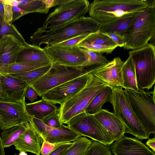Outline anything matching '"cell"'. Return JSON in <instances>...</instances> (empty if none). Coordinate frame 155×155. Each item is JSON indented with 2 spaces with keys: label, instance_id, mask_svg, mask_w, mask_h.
Instances as JSON below:
<instances>
[{
  "label": "cell",
  "instance_id": "5b68a950",
  "mask_svg": "<svg viewBox=\"0 0 155 155\" xmlns=\"http://www.w3.org/2000/svg\"><path fill=\"white\" fill-rule=\"evenodd\" d=\"M112 92L108 102L112 104L113 113L121 121L124 133L130 134L138 139H148L146 131L134 114L123 88L112 86Z\"/></svg>",
  "mask_w": 155,
  "mask_h": 155
},
{
  "label": "cell",
  "instance_id": "30bf717a",
  "mask_svg": "<svg viewBox=\"0 0 155 155\" xmlns=\"http://www.w3.org/2000/svg\"><path fill=\"white\" fill-rule=\"evenodd\" d=\"M68 126L81 136L87 137L109 146L114 140L93 115L84 112L74 116L68 122Z\"/></svg>",
  "mask_w": 155,
  "mask_h": 155
},
{
  "label": "cell",
  "instance_id": "ffe728a7",
  "mask_svg": "<svg viewBox=\"0 0 155 155\" xmlns=\"http://www.w3.org/2000/svg\"><path fill=\"white\" fill-rule=\"evenodd\" d=\"M116 141L124 134V127L120 119L113 113L108 110L102 109L93 115Z\"/></svg>",
  "mask_w": 155,
  "mask_h": 155
},
{
  "label": "cell",
  "instance_id": "74e56055",
  "mask_svg": "<svg viewBox=\"0 0 155 155\" xmlns=\"http://www.w3.org/2000/svg\"><path fill=\"white\" fill-rule=\"evenodd\" d=\"M60 144H52L43 140L41 146L40 154L41 155H48Z\"/></svg>",
  "mask_w": 155,
  "mask_h": 155
},
{
  "label": "cell",
  "instance_id": "484cf974",
  "mask_svg": "<svg viewBox=\"0 0 155 155\" xmlns=\"http://www.w3.org/2000/svg\"><path fill=\"white\" fill-rule=\"evenodd\" d=\"M91 45L118 47L109 37L100 31L91 34L76 46L80 48H84L87 46Z\"/></svg>",
  "mask_w": 155,
  "mask_h": 155
},
{
  "label": "cell",
  "instance_id": "277c9868",
  "mask_svg": "<svg viewBox=\"0 0 155 155\" xmlns=\"http://www.w3.org/2000/svg\"><path fill=\"white\" fill-rule=\"evenodd\" d=\"M155 6H149L133 21L124 33L127 50H134L142 47L155 34Z\"/></svg>",
  "mask_w": 155,
  "mask_h": 155
},
{
  "label": "cell",
  "instance_id": "b9f144b4",
  "mask_svg": "<svg viewBox=\"0 0 155 155\" xmlns=\"http://www.w3.org/2000/svg\"><path fill=\"white\" fill-rule=\"evenodd\" d=\"M25 97L31 102L38 98V95L37 92L30 86H28L26 90Z\"/></svg>",
  "mask_w": 155,
  "mask_h": 155
},
{
  "label": "cell",
  "instance_id": "603a6c76",
  "mask_svg": "<svg viewBox=\"0 0 155 155\" xmlns=\"http://www.w3.org/2000/svg\"><path fill=\"white\" fill-rule=\"evenodd\" d=\"M140 13L128 15L108 22L101 24L100 31L103 33L117 32L123 36L133 21Z\"/></svg>",
  "mask_w": 155,
  "mask_h": 155
},
{
  "label": "cell",
  "instance_id": "e575fe53",
  "mask_svg": "<svg viewBox=\"0 0 155 155\" xmlns=\"http://www.w3.org/2000/svg\"><path fill=\"white\" fill-rule=\"evenodd\" d=\"M41 120L47 126L53 128H60L63 124L60 120L59 108Z\"/></svg>",
  "mask_w": 155,
  "mask_h": 155
},
{
  "label": "cell",
  "instance_id": "7402d4cb",
  "mask_svg": "<svg viewBox=\"0 0 155 155\" xmlns=\"http://www.w3.org/2000/svg\"><path fill=\"white\" fill-rule=\"evenodd\" d=\"M25 107L30 117L40 120L58 108L56 104L43 99L32 103H25Z\"/></svg>",
  "mask_w": 155,
  "mask_h": 155
},
{
  "label": "cell",
  "instance_id": "3957f363",
  "mask_svg": "<svg viewBox=\"0 0 155 155\" xmlns=\"http://www.w3.org/2000/svg\"><path fill=\"white\" fill-rule=\"evenodd\" d=\"M88 68L89 75L85 86L59 108L60 120L63 124H67L73 117L84 112L94 97L108 85L91 73Z\"/></svg>",
  "mask_w": 155,
  "mask_h": 155
},
{
  "label": "cell",
  "instance_id": "d4e9b609",
  "mask_svg": "<svg viewBox=\"0 0 155 155\" xmlns=\"http://www.w3.org/2000/svg\"><path fill=\"white\" fill-rule=\"evenodd\" d=\"M112 88L107 85L93 98L85 110V112L94 115L102 109L104 104L108 101L112 94Z\"/></svg>",
  "mask_w": 155,
  "mask_h": 155
},
{
  "label": "cell",
  "instance_id": "60d3db41",
  "mask_svg": "<svg viewBox=\"0 0 155 155\" xmlns=\"http://www.w3.org/2000/svg\"><path fill=\"white\" fill-rule=\"evenodd\" d=\"M12 8L13 12L12 22L28 14L19 7H13Z\"/></svg>",
  "mask_w": 155,
  "mask_h": 155
},
{
  "label": "cell",
  "instance_id": "c3c4849f",
  "mask_svg": "<svg viewBox=\"0 0 155 155\" xmlns=\"http://www.w3.org/2000/svg\"><path fill=\"white\" fill-rule=\"evenodd\" d=\"M13 155H18L16 153H15Z\"/></svg>",
  "mask_w": 155,
  "mask_h": 155
},
{
  "label": "cell",
  "instance_id": "ab89813d",
  "mask_svg": "<svg viewBox=\"0 0 155 155\" xmlns=\"http://www.w3.org/2000/svg\"><path fill=\"white\" fill-rule=\"evenodd\" d=\"M4 7L5 21L8 24H12V22L13 12L12 7L3 3Z\"/></svg>",
  "mask_w": 155,
  "mask_h": 155
},
{
  "label": "cell",
  "instance_id": "7bdbcfd3",
  "mask_svg": "<svg viewBox=\"0 0 155 155\" xmlns=\"http://www.w3.org/2000/svg\"><path fill=\"white\" fill-rule=\"evenodd\" d=\"M3 3L7 5H9L11 6L18 7L19 2L18 0H0Z\"/></svg>",
  "mask_w": 155,
  "mask_h": 155
},
{
  "label": "cell",
  "instance_id": "9c48e42d",
  "mask_svg": "<svg viewBox=\"0 0 155 155\" xmlns=\"http://www.w3.org/2000/svg\"><path fill=\"white\" fill-rule=\"evenodd\" d=\"M52 68L47 73L30 85L41 97L51 89L84 73L82 66L70 68L52 63Z\"/></svg>",
  "mask_w": 155,
  "mask_h": 155
},
{
  "label": "cell",
  "instance_id": "9a60e30c",
  "mask_svg": "<svg viewBox=\"0 0 155 155\" xmlns=\"http://www.w3.org/2000/svg\"><path fill=\"white\" fill-rule=\"evenodd\" d=\"M124 63L118 57L107 64L87 67L91 73L108 85L123 87L121 68Z\"/></svg>",
  "mask_w": 155,
  "mask_h": 155
},
{
  "label": "cell",
  "instance_id": "8fae6325",
  "mask_svg": "<svg viewBox=\"0 0 155 155\" xmlns=\"http://www.w3.org/2000/svg\"><path fill=\"white\" fill-rule=\"evenodd\" d=\"M86 68V72L83 74L51 89L42 95V99L55 104H63L86 84L89 71L87 68Z\"/></svg>",
  "mask_w": 155,
  "mask_h": 155
},
{
  "label": "cell",
  "instance_id": "836d02e7",
  "mask_svg": "<svg viewBox=\"0 0 155 155\" xmlns=\"http://www.w3.org/2000/svg\"><path fill=\"white\" fill-rule=\"evenodd\" d=\"M83 155H112V153L109 146L92 140Z\"/></svg>",
  "mask_w": 155,
  "mask_h": 155
},
{
  "label": "cell",
  "instance_id": "5bb4252c",
  "mask_svg": "<svg viewBox=\"0 0 155 155\" xmlns=\"http://www.w3.org/2000/svg\"><path fill=\"white\" fill-rule=\"evenodd\" d=\"M52 63L70 68L82 66L85 61L84 55L77 46L65 47L47 45L43 48Z\"/></svg>",
  "mask_w": 155,
  "mask_h": 155
},
{
  "label": "cell",
  "instance_id": "2e32d148",
  "mask_svg": "<svg viewBox=\"0 0 155 155\" xmlns=\"http://www.w3.org/2000/svg\"><path fill=\"white\" fill-rule=\"evenodd\" d=\"M28 86L26 82L17 78L0 74V100L16 102L25 99Z\"/></svg>",
  "mask_w": 155,
  "mask_h": 155
},
{
  "label": "cell",
  "instance_id": "4dcf8cb0",
  "mask_svg": "<svg viewBox=\"0 0 155 155\" xmlns=\"http://www.w3.org/2000/svg\"><path fill=\"white\" fill-rule=\"evenodd\" d=\"M80 48L85 58V62L82 65L84 68L105 64L109 62L106 57L101 53L83 48L80 47Z\"/></svg>",
  "mask_w": 155,
  "mask_h": 155
},
{
  "label": "cell",
  "instance_id": "f546056e",
  "mask_svg": "<svg viewBox=\"0 0 155 155\" xmlns=\"http://www.w3.org/2000/svg\"><path fill=\"white\" fill-rule=\"evenodd\" d=\"M46 65H33L15 62L0 66V74L3 75L12 74L26 72Z\"/></svg>",
  "mask_w": 155,
  "mask_h": 155
},
{
  "label": "cell",
  "instance_id": "6da1fadb",
  "mask_svg": "<svg viewBox=\"0 0 155 155\" xmlns=\"http://www.w3.org/2000/svg\"><path fill=\"white\" fill-rule=\"evenodd\" d=\"M101 26L93 18L83 16L52 29L39 27L31 36L30 41L33 45L39 47L42 44L54 45L81 34L96 32Z\"/></svg>",
  "mask_w": 155,
  "mask_h": 155
},
{
  "label": "cell",
  "instance_id": "d6986e66",
  "mask_svg": "<svg viewBox=\"0 0 155 155\" xmlns=\"http://www.w3.org/2000/svg\"><path fill=\"white\" fill-rule=\"evenodd\" d=\"M28 45L24 43L12 35L0 38V66L15 62L19 52Z\"/></svg>",
  "mask_w": 155,
  "mask_h": 155
},
{
  "label": "cell",
  "instance_id": "ac0fdd59",
  "mask_svg": "<svg viewBox=\"0 0 155 155\" xmlns=\"http://www.w3.org/2000/svg\"><path fill=\"white\" fill-rule=\"evenodd\" d=\"M27 126L25 131L15 142V149L20 152H30L40 155L43 139L29 122L27 124Z\"/></svg>",
  "mask_w": 155,
  "mask_h": 155
},
{
  "label": "cell",
  "instance_id": "f35d334b",
  "mask_svg": "<svg viewBox=\"0 0 155 155\" xmlns=\"http://www.w3.org/2000/svg\"><path fill=\"white\" fill-rule=\"evenodd\" d=\"M72 143L73 142H70L61 144L48 155H63Z\"/></svg>",
  "mask_w": 155,
  "mask_h": 155
},
{
  "label": "cell",
  "instance_id": "7dc6e473",
  "mask_svg": "<svg viewBox=\"0 0 155 155\" xmlns=\"http://www.w3.org/2000/svg\"><path fill=\"white\" fill-rule=\"evenodd\" d=\"M18 155H28V154L25 152H20Z\"/></svg>",
  "mask_w": 155,
  "mask_h": 155
},
{
  "label": "cell",
  "instance_id": "d6a6232c",
  "mask_svg": "<svg viewBox=\"0 0 155 155\" xmlns=\"http://www.w3.org/2000/svg\"><path fill=\"white\" fill-rule=\"evenodd\" d=\"M12 35L25 44L27 43L15 26L7 23L4 18L0 15V38L5 35Z\"/></svg>",
  "mask_w": 155,
  "mask_h": 155
},
{
  "label": "cell",
  "instance_id": "4316f807",
  "mask_svg": "<svg viewBox=\"0 0 155 155\" xmlns=\"http://www.w3.org/2000/svg\"><path fill=\"white\" fill-rule=\"evenodd\" d=\"M52 66L51 63L26 72L9 75L21 79L29 86L47 73Z\"/></svg>",
  "mask_w": 155,
  "mask_h": 155
},
{
  "label": "cell",
  "instance_id": "e0dca14e",
  "mask_svg": "<svg viewBox=\"0 0 155 155\" xmlns=\"http://www.w3.org/2000/svg\"><path fill=\"white\" fill-rule=\"evenodd\" d=\"M109 147L114 155H155L154 153L138 138L124 135Z\"/></svg>",
  "mask_w": 155,
  "mask_h": 155
},
{
  "label": "cell",
  "instance_id": "f1b7e54d",
  "mask_svg": "<svg viewBox=\"0 0 155 155\" xmlns=\"http://www.w3.org/2000/svg\"><path fill=\"white\" fill-rule=\"evenodd\" d=\"M18 0L19 2L18 7L28 14L33 12L47 14L49 12V9L46 6L45 0Z\"/></svg>",
  "mask_w": 155,
  "mask_h": 155
},
{
  "label": "cell",
  "instance_id": "cb8c5ba5",
  "mask_svg": "<svg viewBox=\"0 0 155 155\" xmlns=\"http://www.w3.org/2000/svg\"><path fill=\"white\" fill-rule=\"evenodd\" d=\"M124 88L138 91L135 67L131 58L129 56L124 62L121 68Z\"/></svg>",
  "mask_w": 155,
  "mask_h": 155
},
{
  "label": "cell",
  "instance_id": "bcb514c9",
  "mask_svg": "<svg viewBox=\"0 0 155 155\" xmlns=\"http://www.w3.org/2000/svg\"><path fill=\"white\" fill-rule=\"evenodd\" d=\"M0 15L3 17L4 18V10L3 3L0 0Z\"/></svg>",
  "mask_w": 155,
  "mask_h": 155
},
{
  "label": "cell",
  "instance_id": "4fadbf2b",
  "mask_svg": "<svg viewBox=\"0 0 155 155\" xmlns=\"http://www.w3.org/2000/svg\"><path fill=\"white\" fill-rule=\"evenodd\" d=\"M39 134L43 140L54 144H62L74 141L81 136L62 124L59 128L49 127L41 120L30 117L29 122Z\"/></svg>",
  "mask_w": 155,
  "mask_h": 155
},
{
  "label": "cell",
  "instance_id": "44dd1931",
  "mask_svg": "<svg viewBox=\"0 0 155 155\" xmlns=\"http://www.w3.org/2000/svg\"><path fill=\"white\" fill-rule=\"evenodd\" d=\"M15 62L29 65H47L52 63V61L44 48L29 44L18 54Z\"/></svg>",
  "mask_w": 155,
  "mask_h": 155
},
{
  "label": "cell",
  "instance_id": "7a4b0ae2",
  "mask_svg": "<svg viewBox=\"0 0 155 155\" xmlns=\"http://www.w3.org/2000/svg\"><path fill=\"white\" fill-rule=\"evenodd\" d=\"M148 6L145 0H95L90 4L88 12L90 17L103 24L142 12Z\"/></svg>",
  "mask_w": 155,
  "mask_h": 155
},
{
  "label": "cell",
  "instance_id": "8992f818",
  "mask_svg": "<svg viewBox=\"0 0 155 155\" xmlns=\"http://www.w3.org/2000/svg\"><path fill=\"white\" fill-rule=\"evenodd\" d=\"M124 89L134 113L145 130L148 137L152 133L155 136V85L151 92Z\"/></svg>",
  "mask_w": 155,
  "mask_h": 155
},
{
  "label": "cell",
  "instance_id": "7c38bea8",
  "mask_svg": "<svg viewBox=\"0 0 155 155\" xmlns=\"http://www.w3.org/2000/svg\"><path fill=\"white\" fill-rule=\"evenodd\" d=\"M25 99L16 102L0 100V129L5 130L29 122L30 117L25 107Z\"/></svg>",
  "mask_w": 155,
  "mask_h": 155
},
{
  "label": "cell",
  "instance_id": "d590c367",
  "mask_svg": "<svg viewBox=\"0 0 155 155\" xmlns=\"http://www.w3.org/2000/svg\"><path fill=\"white\" fill-rule=\"evenodd\" d=\"M91 34L87 33L81 34L54 45L65 47H73L76 46Z\"/></svg>",
  "mask_w": 155,
  "mask_h": 155
},
{
  "label": "cell",
  "instance_id": "ba28073f",
  "mask_svg": "<svg viewBox=\"0 0 155 155\" xmlns=\"http://www.w3.org/2000/svg\"><path fill=\"white\" fill-rule=\"evenodd\" d=\"M90 5L87 0H56L57 8L49 14L41 27L52 29L84 16L88 12Z\"/></svg>",
  "mask_w": 155,
  "mask_h": 155
},
{
  "label": "cell",
  "instance_id": "52a82bcc",
  "mask_svg": "<svg viewBox=\"0 0 155 155\" xmlns=\"http://www.w3.org/2000/svg\"><path fill=\"white\" fill-rule=\"evenodd\" d=\"M135 67L139 89L148 90L155 83V47L151 44L129 52Z\"/></svg>",
  "mask_w": 155,
  "mask_h": 155
},
{
  "label": "cell",
  "instance_id": "f6af8a7d",
  "mask_svg": "<svg viewBox=\"0 0 155 155\" xmlns=\"http://www.w3.org/2000/svg\"><path fill=\"white\" fill-rule=\"evenodd\" d=\"M4 146L0 136V155H5Z\"/></svg>",
  "mask_w": 155,
  "mask_h": 155
},
{
  "label": "cell",
  "instance_id": "83f0119b",
  "mask_svg": "<svg viewBox=\"0 0 155 155\" xmlns=\"http://www.w3.org/2000/svg\"><path fill=\"white\" fill-rule=\"evenodd\" d=\"M27 124L13 127L3 130L1 133V138L4 148H8L14 144L18 137L27 128Z\"/></svg>",
  "mask_w": 155,
  "mask_h": 155
},
{
  "label": "cell",
  "instance_id": "ee69618b",
  "mask_svg": "<svg viewBox=\"0 0 155 155\" xmlns=\"http://www.w3.org/2000/svg\"><path fill=\"white\" fill-rule=\"evenodd\" d=\"M146 144L152 149V150L154 153H155V137L151 139H148V140L146 142Z\"/></svg>",
  "mask_w": 155,
  "mask_h": 155
},
{
  "label": "cell",
  "instance_id": "8d00e7d4",
  "mask_svg": "<svg viewBox=\"0 0 155 155\" xmlns=\"http://www.w3.org/2000/svg\"><path fill=\"white\" fill-rule=\"evenodd\" d=\"M104 33L115 42L118 47H124L125 45L126 41L123 36L118 33L114 32Z\"/></svg>",
  "mask_w": 155,
  "mask_h": 155
},
{
  "label": "cell",
  "instance_id": "1f68e13d",
  "mask_svg": "<svg viewBox=\"0 0 155 155\" xmlns=\"http://www.w3.org/2000/svg\"><path fill=\"white\" fill-rule=\"evenodd\" d=\"M92 140L84 136L78 137L63 155H83L90 145Z\"/></svg>",
  "mask_w": 155,
  "mask_h": 155
}]
</instances>
